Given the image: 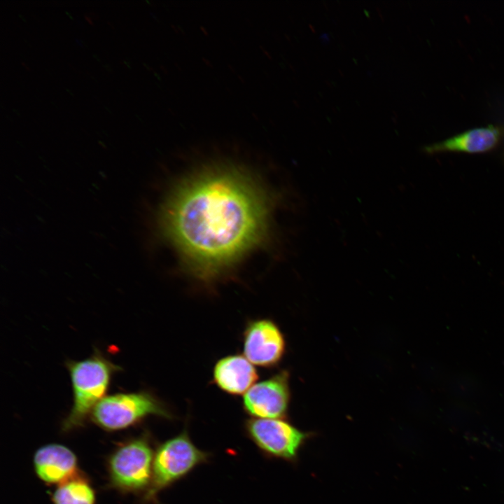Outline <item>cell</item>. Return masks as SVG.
Here are the masks:
<instances>
[{
    "label": "cell",
    "mask_w": 504,
    "mask_h": 504,
    "mask_svg": "<svg viewBox=\"0 0 504 504\" xmlns=\"http://www.w3.org/2000/svg\"><path fill=\"white\" fill-rule=\"evenodd\" d=\"M267 220L264 199L255 184L234 170L218 169L192 180L164 212L168 235L205 283L261 237Z\"/></svg>",
    "instance_id": "1"
},
{
    "label": "cell",
    "mask_w": 504,
    "mask_h": 504,
    "mask_svg": "<svg viewBox=\"0 0 504 504\" xmlns=\"http://www.w3.org/2000/svg\"><path fill=\"white\" fill-rule=\"evenodd\" d=\"M73 403L62 428L69 432L83 426L95 406L106 397L112 377L121 368L95 349L88 358L69 360Z\"/></svg>",
    "instance_id": "2"
},
{
    "label": "cell",
    "mask_w": 504,
    "mask_h": 504,
    "mask_svg": "<svg viewBox=\"0 0 504 504\" xmlns=\"http://www.w3.org/2000/svg\"><path fill=\"white\" fill-rule=\"evenodd\" d=\"M149 416L173 419L165 403L153 393L141 391L106 396L95 406L90 417L102 429L116 431L134 426Z\"/></svg>",
    "instance_id": "3"
},
{
    "label": "cell",
    "mask_w": 504,
    "mask_h": 504,
    "mask_svg": "<svg viewBox=\"0 0 504 504\" xmlns=\"http://www.w3.org/2000/svg\"><path fill=\"white\" fill-rule=\"evenodd\" d=\"M209 456L194 444L186 430L164 442L154 455L152 480L145 500H155L160 491L206 462Z\"/></svg>",
    "instance_id": "4"
},
{
    "label": "cell",
    "mask_w": 504,
    "mask_h": 504,
    "mask_svg": "<svg viewBox=\"0 0 504 504\" xmlns=\"http://www.w3.org/2000/svg\"><path fill=\"white\" fill-rule=\"evenodd\" d=\"M154 455L146 436L122 444L108 458L111 486L123 493L147 491L152 480Z\"/></svg>",
    "instance_id": "5"
},
{
    "label": "cell",
    "mask_w": 504,
    "mask_h": 504,
    "mask_svg": "<svg viewBox=\"0 0 504 504\" xmlns=\"http://www.w3.org/2000/svg\"><path fill=\"white\" fill-rule=\"evenodd\" d=\"M247 435L270 457L290 462L298 459L299 451L309 433L303 432L281 419L251 418L244 424Z\"/></svg>",
    "instance_id": "6"
},
{
    "label": "cell",
    "mask_w": 504,
    "mask_h": 504,
    "mask_svg": "<svg viewBox=\"0 0 504 504\" xmlns=\"http://www.w3.org/2000/svg\"><path fill=\"white\" fill-rule=\"evenodd\" d=\"M286 340L277 324L270 318L247 321L242 332L244 356L265 368L277 365L286 352Z\"/></svg>",
    "instance_id": "7"
},
{
    "label": "cell",
    "mask_w": 504,
    "mask_h": 504,
    "mask_svg": "<svg viewBox=\"0 0 504 504\" xmlns=\"http://www.w3.org/2000/svg\"><path fill=\"white\" fill-rule=\"evenodd\" d=\"M290 399L289 373L282 370L253 385L243 396L242 407L252 418L281 419Z\"/></svg>",
    "instance_id": "8"
},
{
    "label": "cell",
    "mask_w": 504,
    "mask_h": 504,
    "mask_svg": "<svg viewBox=\"0 0 504 504\" xmlns=\"http://www.w3.org/2000/svg\"><path fill=\"white\" fill-rule=\"evenodd\" d=\"M504 137V127L489 125L473 128L424 147L428 154L442 153H484L496 149Z\"/></svg>",
    "instance_id": "9"
},
{
    "label": "cell",
    "mask_w": 504,
    "mask_h": 504,
    "mask_svg": "<svg viewBox=\"0 0 504 504\" xmlns=\"http://www.w3.org/2000/svg\"><path fill=\"white\" fill-rule=\"evenodd\" d=\"M34 467L38 477L50 484H59L78 473L76 454L57 443L43 445L36 451Z\"/></svg>",
    "instance_id": "10"
},
{
    "label": "cell",
    "mask_w": 504,
    "mask_h": 504,
    "mask_svg": "<svg viewBox=\"0 0 504 504\" xmlns=\"http://www.w3.org/2000/svg\"><path fill=\"white\" fill-rule=\"evenodd\" d=\"M258 377L257 370L244 356L232 354L215 363L212 382L222 391L237 396L246 393Z\"/></svg>",
    "instance_id": "11"
},
{
    "label": "cell",
    "mask_w": 504,
    "mask_h": 504,
    "mask_svg": "<svg viewBox=\"0 0 504 504\" xmlns=\"http://www.w3.org/2000/svg\"><path fill=\"white\" fill-rule=\"evenodd\" d=\"M52 501L53 504H95L96 494L90 482L78 473L58 484Z\"/></svg>",
    "instance_id": "12"
},
{
    "label": "cell",
    "mask_w": 504,
    "mask_h": 504,
    "mask_svg": "<svg viewBox=\"0 0 504 504\" xmlns=\"http://www.w3.org/2000/svg\"><path fill=\"white\" fill-rule=\"evenodd\" d=\"M503 160H504V153H503Z\"/></svg>",
    "instance_id": "13"
}]
</instances>
